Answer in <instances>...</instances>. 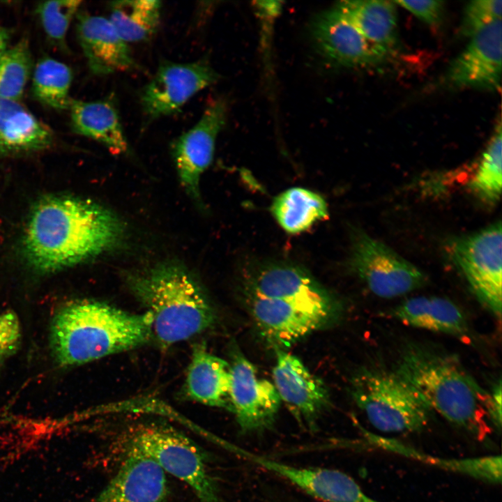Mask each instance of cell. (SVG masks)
Segmentation results:
<instances>
[{
    "label": "cell",
    "mask_w": 502,
    "mask_h": 502,
    "mask_svg": "<svg viewBox=\"0 0 502 502\" xmlns=\"http://www.w3.org/2000/svg\"><path fill=\"white\" fill-rule=\"evenodd\" d=\"M125 227L96 202L50 195L34 206L22 242L26 261L40 273L70 267L119 248Z\"/></svg>",
    "instance_id": "cell-1"
},
{
    "label": "cell",
    "mask_w": 502,
    "mask_h": 502,
    "mask_svg": "<svg viewBox=\"0 0 502 502\" xmlns=\"http://www.w3.org/2000/svg\"><path fill=\"white\" fill-rule=\"evenodd\" d=\"M393 371L404 380L432 411L478 439L491 432L487 411L489 393L457 358L420 345L407 346Z\"/></svg>",
    "instance_id": "cell-2"
},
{
    "label": "cell",
    "mask_w": 502,
    "mask_h": 502,
    "mask_svg": "<svg viewBox=\"0 0 502 502\" xmlns=\"http://www.w3.org/2000/svg\"><path fill=\"white\" fill-rule=\"evenodd\" d=\"M152 335L147 312L131 313L100 301H81L56 314L50 344L57 362L72 366L135 349Z\"/></svg>",
    "instance_id": "cell-3"
},
{
    "label": "cell",
    "mask_w": 502,
    "mask_h": 502,
    "mask_svg": "<svg viewBox=\"0 0 502 502\" xmlns=\"http://www.w3.org/2000/svg\"><path fill=\"white\" fill-rule=\"evenodd\" d=\"M130 289L151 317L153 335L162 346L185 341L211 328L215 310L199 284L183 266L158 265L127 277Z\"/></svg>",
    "instance_id": "cell-4"
},
{
    "label": "cell",
    "mask_w": 502,
    "mask_h": 502,
    "mask_svg": "<svg viewBox=\"0 0 502 502\" xmlns=\"http://www.w3.org/2000/svg\"><path fill=\"white\" fill-rule=\"evenodd\" d=\"M349 391L370 424L386 433L418 432L432 412L393 370L363 368L350 381Z\"/></svg>",
    "instance_id": "cell-5"
},
{
    "label": "cell",
    "mask_w": 502,
    "mask_h": 502,
    "mask_svg": "<svg viewBox=\"0 0 502 502\" xmlns=\"http://www.w3.org/2000/svg\"><path fill=\"white\" fill-rule=\"evenodd\" d=\"M128 451L146 455L165 472L185 482L199 502H222L200 450L172 427L154 423L137 425L129 434Z\"/></svg>",
    "instance_id": "cell-6"
},
{
    "label": "cell",
    "mask_w": 502,
    "mask_h": 502,
    "mask_svg": "<svg viewBox=\"0 0 502 502\" xmlns=\"http://www.w3.org/2000/svg\"><path fill=\"white\" fill-rule=\"evenodd\" d=\"M501 247V221L453 239L449 245L453 262L475 296L499 319L502 311Z\"/></svg>",
    "instance_id": "cell-7"
},
{
    "label": "cell",
    "mask_w": 502,
    "mask_h": 502,
    "mask_svg": "<svg viewBox=\"0 0 502 502\" xmlns=\"http://www.w3.org/2000/svg\"><path fill=\"white\" fill-rule=\"evenodd\" d=\"M349 264L373 294L385 298L408 294L426 282L420 269L362 231L353 234Z\"/></svg>",
    "instance_id": "cell-8"
},
{
    "label": "cell",
    "mask_w": 502,
    "mask_h": 502,
    "mask_svg": "<svg viewBox=\"0 0 502 502\" xmlns=\"http://www.w3.org/2000/svg\"><path fill=\"white\" fill-rule=\"evenodd\" d=\"M245 290L335 321L342 314V304L335 296L305 268L291 264L271 263L252 271L245 279Z\"/></svg>",
    "instance_id": "cell-9"
},
{
    "label": "cell",
    "mask_w": 502,
    "mask_h": 502,
    "mask_svg": "<svg viewBox=\"0 0 502 502\" xmlns=\"http://www.w3.org/2000/svg\"><path fill=\"white\" fill-rule=\"evenodd\" d=\"M206 59L190 63L160 62L140 93L144 127L178 112L195 94L219 79Z\"/></svg>",
    "instance_id": "cell-10"
},
{
    "label": "cell",
    "mask_w": 502,
    "mask_h": 502,
    "mask_svg": "<svg viewBox=\"0 0 502 502\" xmlns=\"http://www.w3.org/2000/svg\"><path fill=\"white\" fill-rule=\"evenodd\" d=\"M230 351L231 411L241 430L248 433L271 428L281 404L274 384L259 376L236 344L231 345Z\"/></svg>",
    "instance_id": "cell-11"
},
{
    "label": "cell",
    "mask_w": 502,
    "mask_h": 502,
    "mask_svg": "<svg viewBox=\"0 0 502 502\" xmlns=\"http://www.w3.org/2000/svg\"><path fill=\"white\" fill-rule=\"evenodd\" d=\"M227 116V105L217 98L206 107L199 121L178 136L172 145L179 181L186 193L201 202L199 181L212 162L218 134Z\"/></svg>",
    "instance_id": "cell-12"
},
{
    "label": "cell",
    "mask_w": 502,
    "mask_h": 502,
    "mask_svg": "<svg viewBox=\"0 0 502 502\" xmlns=\"http://www.w3.org/2000/svg\"><path fill=\"white\" fill-rule=\"evenodd\" d=\"M275 351L273 379L281 402L302 426L314 431L319 419L330 406L327 386L298 357L284 349Z\"/></svg>",
    "instance_id": "cell-13"
},
{
    "label": "cell",
    "mask_w": 502,
    "mask_h": 502,
    "mask_svg": "<svg viewBox=\"0 0 502 502\" xmlns=\"http://www.w3.org/2000/svg\"><path fill=\"white\" fill-rule=\"evenodd\" d=\"M221 446L289 480L324 502H375L349 475L335 469L294 466L251 452L223 440Z\"/></svg>",
    "instance_id": "cell-14"
},
{
    "label": "cell",
    "mask_w": 502,
    "mask_h": 502,
    "mask_svg": "<svg viewBox=\"0 0 502 502\" xmlns=\"http://www.w3.org/2000/svg\"><path fill=\"white\" fill-rule=\"evenodd\" d=\"M502 21L497 20L471 37L452 61L446 79L457 88L498 91L501 83Z\"/></svg>",
    "instance_id": "cell-15"
},
{
    "label": "cell",
    "mask_w": 502,
    "mask_h": 502,
    "mask_svg": "<svg viewBox=\"0 0 502 502\" xmlns=\"http://www.w3.org/2000/svg\"><path fill=\"white\" fill-rule=\"evenodd\" d=\"M312 34L322 54L341 66H374L390 54L366 39L336 6L315 19Z\"/></svg>",
    "instance_id": "cell-16"
},
{
    "label": "cell",
    "mask_w": 502,
    "mask_h": 502,
    "mask_svg": "<svg viewBox=\"0 0 502 502\" xmlns=\"http://www.w3.org/2000/svg\"><path fill=\"white\" fill-rule=\"evenodd\" d=\"M244 294L257 328L274 349H283L335 321L282 300L263 297L247 290Z\"/></svg>",
    "instance_id": "cell-17"
},
{
    "label": "cell",
    "mask_w": 502,
    "mask_h": 502,
    "mask_svg": "<svg viewBox=\"0 0 502 502\" xmlns=\"http://www.w3.org/2000/svg\"><path fill=\"white\" fill-rule=\"evenodd\" d=\"M76 33L90 70L103 76L137 68L130 49L108 18L81 13Z\"/></svg>",
    "instance_id": "cell-18"
},
{
    "label": "cell",
    "mask_w": 502,
    "mask_h": 502,
    "mask_svg": "<svg viewBox=\"0 0 502 502\" xmlns=\"http://www.w3.org/2000/svg\"><path fill=\"white\" fill-rule=\"evenodd\" d=\"M165 472L153 459L128 451L114 476L94 502H166Z\"/></svg>",
    "instance_id": "cell-19"
},
{
    "label": "cell",
    "mask_w": 502,
    "mask_h": 502,
    "mask_svg": "<svg viewBox=\"0 0 502 502\" xmlns=\"http://www.w3.org/2000/svg\"><path fill=\"white\" fill-rule=\"evenodd\" d=\"M390 314L402 324L469 340L470 328L461 309L450 300L438 296L406 299Z\"/></svg>",
    "instance_id": "cell-20"
},
{
    "label": "cell",
    "mask_w": 502,
    "mask_h": 502,
    "mask_svg": "<svg viewBox=\"0 0 502 502\" xmlns=\"http://www.w3.org/2000/svg\"><path fill=\"white\" fill-rule=\"evenodd\" d=\"M230 383V364L204 346L195 345L184 385L185 395L204 405L231 411Z\"/></svg>",
    "instance_id": "cell-21"
},
{
    "label": "cell",
    "mask_w": 502,
    "mask_h": 502,
    "mask_svg": "<svg viewBox=\"0 0 502 502\" xmlns=\"http://www.w3.org/2000/svg\"><path fill=\"white\" fill-rule=\"evenodd\" d=\"M75 132L123 154L129 146L117 107L112 98L95 101L71 100L68 107Z\"/></svg>",
    "instance_id": "cell-22"
},
{
    "label": "cell",
    "mask_w": 502,
    "mask_h": 502,
    "mask_svg": "<svg viewBox=\"0 0 502 502\" xmlns=\"http://www.w3.org/2000/svg\"><path fill=\"white\" fill-rule=\"evenodd\" d=\"M52 139L51 129L19 101L0 96V153L42 149Z\"/></svg>",
    "instance_id": "cell-23"
},
{
    "label": "cell",
    "mask_w": 502,
    "mask_h": 502,
    "mask_svg": "<svg viewBox=\"0 0 502 502\" xmlns=\"http://www.w3.org/2000/svg\"><path fill=\"white\" fill-rule=\"evenodd\" d=\"M336 6L366 39L391 53L396 43L397 26L394 1H344Z\"/></svg>",
    "instance_id": "cell-24"
},
{
    "label": "cell",
    "mask_w": 502,
    "mask_h": 502,
    "mask_svg": "<svg viewBox=\"0 0 502 502\" xmlns=\"http://www.w3.org/2000/svg\"><path fill=\"white\" fill-rule=\"evenodd\" d=\"M368 440L387 450L411 457L413 459L429 463L447 471L465 475L491 484L501 482V457L500 455H488L462 459L439 458L418 451L403 445L397 440L366 433Z\"/></svg>",
    "instance_id": "cell-25"
},
{
    "label": "cell",
    "mask_w": 502,
    "mask_h": 502,
    "mask_svg": "<svg viewBox=\"0 0 502 502\" xmlns=\"http://www.w3.org/2000/svg\"><path fill=\"white\" fill-rule=\"evenodd\" d=\"M271 212L281 227L289 234H298L326 218L328 206L317 193L303 188H289L277 196Z\"/></svg>",
    "instance_id": "cell-26"
},
{
    "label": "cell",
    "mask_w": 502,
    "mask_h": 502,
    "mask_svg": "<svg viewBox=\"0 0 502 502\" xmlns=\"http://www.w3.org/2000/svg\"><path fill=\"white\" fill-rule=\"evenodd\" d=\"M111 22L126 43L146 41L160 23L162 3L157 0H123L110 2Z\"/></svg>",
    "instance_id": "cell-27"
},
{
    "label": "cell",
    "mask_w": 502,
    "mask_h": 502,
    "mask_svg": "<svg viewBox=\"0 0 502 502\" xmlns=\"http://www.w3.org/2000/svg\"><path fill=\"white\" fill-rule=\"evenodd\" d=\"M32 75V92L40 102L55 109H68L73 72L63 62L44 57L35 66Z\"/></svg>",
    "instance_id": "cell-28"
},
{
    "label": "cell",
    "mask_w": 502,
    "mask_h": 502,
    "mask_svg": "<svg viewBox=\"0 0 502 502\" xmlns=\"http://www.w3.org/2000/svg\"><path fill=\"white\" fill-rule=\"evenodd\" d=\"M501 123L497 125L478 168L469 183L470 189L482 199L495 203L501 194L502 185V131Z\"/></svg>",
    "instance_id": "cell-29"
},
{
    "label": "cell",
    "mask_w": 502,
    "mask_h": 502,
    "mask_svg": "<svg viewBox=\"0 0 502 502\" xmlns=\"http://www.w3.org/2000/svg\"><path fill=\"white\" fill-rule=\"evenodd\" d=\"M28 42L21 40L0 55V96L19 101L32 73Z\"/></svg>",
    "instance_id": "cell-30"
},
{
    "label": "cell",
    "mask_w": 502,
    "mask_h": 502,
    "mask_svg": "<svg viewBox=\"0 0 502 502\" xmlns=\"http://www.w3.org/2000/svg\"><path fill=\"white\" fill-rule=\"evenodd\" d=\"M81 1L77 0L48 1L39 3L36 13L47 36L61 47L66 46V35Z\"/></svg>",
    "instance_id": "cell-31"
},
{
    "label": "cell",
    "mask_w": 502,
    "mask_h": 502,
    "mask_svg": "<svg viewBox=\"0 0 502 502\" xmlns=\"http://www.w3.org/2000/svg\"><path fill=\"white\" fill-rule=\"evenodd\" d=\"M501 0L472 1L464 12L462 33L471 38L487 24L501 19Z\"/></svg>",
    "instance_id": "cell-32"
},
{
    "label": "cell",
    "mask_w": 502,
    "mask_h": 502,
    "mask_svg": "<svg viewBox=\"0 0 502 502\" xmlns=\"http://www.w3.org/2000/svg\"><path fill=\"white\" fill-rule=\"evenodd\" d=\"M429 25H436L443 15L444 2L439 0L393 1Z\"/></svg>",
    "instance_id": "cell-33"
},
{
    "label": "cell",
    "mask_w": 502,
    "mask_h": 502,
    "mask_svg": "<svg viewBox=\"0 0 502 502\" xmlns=\"http://www.w3.org/2000/svg\"><path fill=\"white\" fill-rule=\"evenodd\" d=\"M18 338L19 328L16 318L10 313L0 315V358L15 349Z\"/></svg>",
    "instance_id": "cell-34"
},
{
    "label": "cell",
    "mask_w": 502,
    "mask_h": 502,
    "mask_svg": "<svg viewBox=\"0 0 502 502\" xmlns=\"http://www.w3.org/2000/svg\"><path fill=\"white\" fill-rule=\"evenodd\" d=\"M501 380L499 379L489 393L487 411L491 422L499 429L501 425Z\"/></svg>",
    "instance_id": "cell-35"
},
{
    "label": "cell",
    "mask_w": 502,
    "mask_h": 502,
    "mask_svg": "<svg viewBox=\"0 0 502 502\" xmlns=\"http://www.w3.org/2000/svg\"><path fill=\"white\" fill-rule=\"evenodd\" d=\"M9 31L5 27L0 25V55L9 47Z\"/></svg>",
    "instance_id": "cell-36"
}]
</instances>
